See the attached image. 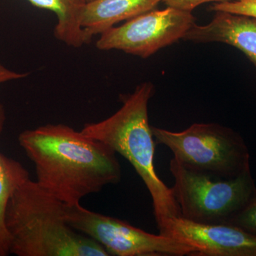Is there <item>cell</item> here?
<instances>
[{"instance_id": "1", "label": "cell", "mask_w": 256, "mask_h": 256, "mask_svg": "<svg viewBox=\"0 0 256 256\" xmlns=\"http://www.w3.org/2000/svg\"><path fill=\"white\" fill-rule=\"evenodd\" d=\"M18 142L34 164L36 182L67 205L118 183L116 152L105 143L64 124L24 131Z\"/></svg>"}, {"instance_id": "2", "label": "cell", "mask_w": 256, "mask_h": 256, "mask_svg": "<svg viewBox=\"0 0 256 256\" xmlns=\"http://www.w3.org/2000/svg\"><path fill=\"white\" fill-rule=\"evenodd\" d=\"M10 252L18 256H110L72 228L66 204L30 178L16 186L5 210Z\"/></svg>"}, {"instance_id": "3", "label": "cell", "mask_w": 256, "mask_h": 256, "mask_svg": "<svg viewBox=\"0 0 256 256\" xmlns=\"http://www.w3.org/2000/svg\"><path fill=\"white\" fill-rule=\"evenodd\" d=\"M154 89L150 82H142L122 98L117 112L100 122L86 124L82 131L105 143L132 165L150 194L160 232L168 220L180 216V210L172 188L160 180L154 166L156 142L148 116Z\"/></svg>"}, {"instance_id": "4", "label": "cell", "mask_w": 256, "mask_h": 256, "mask_svg": "<svg viewBox=\"0 0 256 256\" xmlns=\"http://www.w3.org/2000/svg\"><path fill=\"white\" fill-rule=\"evenodd\" d=\"M156 143L168 146L188 169L222 178L238 176L250 168L242 136L217 124H194L182 132L152 126Z\"/></svg>"}, {"instance_id": "5", "label": "cell", "mask_w": 256, "mask_h": 256, "mask_svg": "<svg viewBox=\"0 0 256 256\" xmlns=\"http://www.w3.org/2000/svg\"><path fill=\"white\" fill-rule=\"evenodd\" d=\"M170 170L180 216L198 223H228L256 190L250 168L236 178H222L188 169L172 158Z\"/></svg>"}, {"instance_id": "6", "label": "cell", "mask_w": 256, "mask_h": 256, "mask_svg": "<svg viewBox=\"0 0 256 256\" xmlns=\"http://www.w3.org/2000/svg\"><path fill=\"white\" fill-rule=\"evenodd\" d=\"M66 220L100 244L110 256H192L191 247L168 236L154 235L124 220L92 212L80 203L66 204Z\"/></svg>"}, {"instance_id": "7", "label": "cell", "mask_w": 256, "mask_h": 256, "mask_svg": "<svg viewBox=\"0 0 256 256\" xmlns=\"http://www.w3.org/2000/svg\"><path fill=\"white\" fill-rule=\"evenodd\" d=\"M194 24L192 12L169 6L154 9L101 34L96 46L101 50H121L146 58L183 40Z\"/></svg>"}, {"instance_id": "8", "label": "cell", "mask_w": 256, "mask_h": 256, "mask_svg": "<svg viewBox=\"0 0 256 256\" xmlns=\"http://www.w3.org/2000/svg\"><path fill=\"white\" fill-rule=\"evenodd\" d=\"M160 234L191 247L192 256H256V236L233 224L198 223L174 217Z\"/></svg>"}, {"instance_id": "9", "label": "cell", "mask_w": 256, "mask_h": 256, "mask_svg": "<svg viewBox=\"0 0 256 256\" xmlns=\"http://www.w3.org/2000/svg\"><path fill=\"white\" fill-rule=\"evenodd\" d=\"M215 12L210 23L194 24L183 40L195 43L220 42L230 45L246 56L256 69V18L226 12Z\"/></svg>"}, {"instance_id": "10", "label": "cell", "mask_w": 256, "mask_h": 256, "mask_svg": "<svg viewBox=\"0 0 256 256\" xmlns=\"http://www.w3.org/2000/svg\"><path fill=\"white\" fill-rule=\"evenodd\" d=\"M162 0H92L86 2L82 26L88 42L121 22L156 9Z\"/></svg>"}, {"instance_id": "11", "label": "cell", "mask_w": 256, "mask_h": 256, "mask_svg": "<svg viewBox=\"0 0 256 256\" xmlns=\"http://www.w3.org/2000/svg\"><path fill=\"white\" fill-rule=\"evenodd\" d=\"M32 4L56 15L54 36L66 46L80 48L88 43L82 26L85 0H28Z\"/></svg>"}, {"instance_id": "12", "label": "cell", "mask_w": 256, "mask_h": 256, "mask_svg": "<svg viewBox=\"0 0 256 256\" xmlns=\"http://www.w3.org/2000/svg\"><path fill=\"white\" fill-rule=\"evenodd\" d=\"M6 114L0 104V136L2 132ZM30 178L28 170L18 162L0 152V256L10 252V237L5 226V210L10 197L16 186Z\"/></svg>"}, {"instance_id": "13", "label": "cell", "mask_w": 256, "mask_h": 256, "mask_svg": "<svg viewBox=\"0 0 256 256\" xmlns=\"http://www.w3.org/2000/svg\"><path fill=\"white\" fill-rule=\"evenodd\" d=\"M228 224L256 236V190L247 203L230 218Z\"/></svg>"}, {"instance_id": "14", "label": "cell", "mask_w": 256, "mask_h": 256, "mask_svg": "<svg viewBox=\"0 0 256 256\" xmlns=\"http://www.w3.org/2000/svg\"><path fill=\"white\" fill-rule=\"evenodd\" d=\"M210 10L245 15L256 18V0H232L226 2L214 3L210 6Z\"/></svg>"}, {"instance_id": "15", "label": "cell", "mask_w": 256, "mask_h": 256, "mask_svg": "<svg viewBox=\"0 0 256 256\" xmlns=\"http://www.w3.org/2000/svg\"><path fill=\"white\" fill-rule=\"evenodd\" d=\"M230 1L232 0H162L166 6L188 12H192L197 6L204 3H223Z\"/></svg>"}, {"instance_id": "16", "label": "cell", "mask_w": 256, "mask_h": 256, "mask_svg": "<svg viewBox=\"0 0 256 256\" xmlns=\"http://www.w3.org/2000/svg\"><path fill=\"white\" fill-rule=\"evenodd\" d=\"M28 74L18 73L5 67L0 62V84L3 82L18 80L28 76Z\"/></svg>"}, {"instance_id": "17", "label": "cell", "mask_w": 256, "mask_h": 256, "mask_svg": "<svg viewBox=\"0 0 256 256\" xmlns=\"http://www.w3.org/2000/svg\"><path fill=\"white\" fill-rule=\"evenodd\" d=\"M92 1V0H85L86 2H88Z\"/></svg>"}]
</instances>
